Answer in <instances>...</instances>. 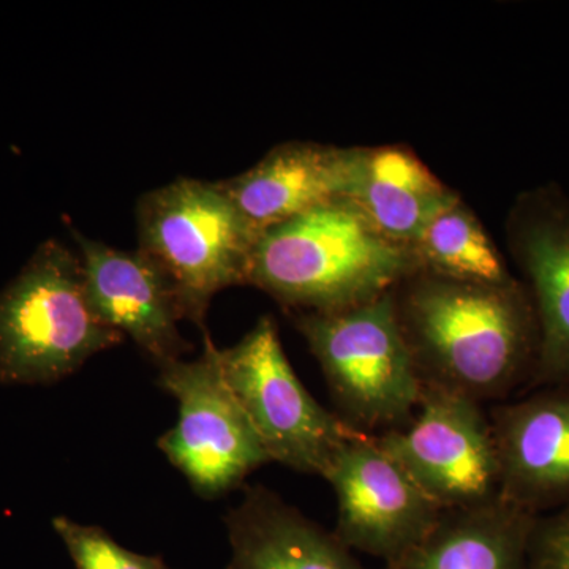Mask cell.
<instances>
[{"label": "cell", "instance_id": "6da1fadb", "mask_svg": "<svg viewBox=\"0 0 569 569\" xmlns=\"http://www.w3.org/2000/svg\"><path fill=\"white\" fill-rule=\"evenodd\" d=\"M392 298L422 387L482 406L527 391L539 335L533 302L519 277L475 283L418 269L397 284Z\"/></svg>", "mask_w": 569, "mask_h": 569}, {"label": "cell", "instance_id": "7a4b0ae2", "mask_svg": "<svg viewBox=\"0 0 569 569\" xmlns=\"http://www.w3.org/2000/svg\"><path fill=\"white\" fill-rule=\"evenodd\" d=\"M418 269L410 247L378 233L343 198L261 233L249 284L293 313H328L373 301Z\"/></svg>", "mask_w": 569, "mask_h": 569}, {"label": "cell", "instance_id": "3957f363", "mask_svg": "<svg viewBox=\"0 0 569 569\" xmlns=\"http://www.w3.org/2000/svg\"><path fill=\"white\" fill-rule=\"evenodd\" d=\"M123 337L89 301L80 254L43 242L0 293V385H52Z\"/></svg>", "mask_w": 569, "mask_h": 569}, {"label": "cell", "instance_id": "277c9868", "mask_svg": "<svg viewBox=\"0 0 569 569\" xmlns=\"http://www.w3.org/2000/svg\"><path fill=\"white\" fill-rule=\"evenodd\" d=\"M138 249L173 284L183 318L204 329L213 296L249 284L260 234L220 182L179 178L142 194Z\"/></svg>", "mask_w": 569, "mask_h": 569}, {"label": "cell", "instance_id": "5b68a950", "mask_svg": "<svg viewBox=\"0 0 569 569\" xmlns=\"http://www.w3.org/2000/svg\"><path fill=\"white\" fill-rule=\"evenodd\" d=\"M293 323L323 372L337 417L351 429L378 436L413 419L422 383L392 291L337 312L293 313Z\"/></svg>", "mask_w": 569, "mask_h": 569}, {"label": "cell", "instance_id": "8992f818", "mask_svg": "<svg viewBox=\"0 0 569 569\" xmlns=\"http://www.w3.org/2000/svg\"><path fill=\"white\" fill-rule=\"evenodd\" d=\"M217 359L271 462L323 478L339 449L361 433L307 391L272 317H261L236 346L217 348Z\"/></svg>", "mask_w": 569, "mask_h": 569}, {"label": "cell", "instance_id": "52a82bcc", "mask_svg": "<svg viewBox=\"0 0 569 569\" xmlns=\"http://www.w3.org/2000/svg\"><path fill=\"white\" fill-rule=\"evenodd\" d=\"M159 387L174 397L179 413L173 429L159 438V448L194 493L206 500L222 497L272 463L224 381L208 332L200 358L159 367Z\"/></svg>", "mask_w": 569, "mask_h": 569}, {"label": "cell", "instance_id": "ba28073f", "mask_svg": "<svg viewBox=\"0 0 569 569\" xmlns=\"http://www.w3.org/2000/svg\"><path fill=\"white\" fill-rule=\"evenodd\" d=\"M441 511L501 497L500 460L489 410L456 392L422 387L413 419L376 436Z\"/></svg>", "mask_w": 569, "mask_h": 569}, {"label": "cell", "instance_id": "9c48e42d", "mask_svg": "<svg viewBox=\"0 0 569 569\" xmlns=\"http://www.w3.org/2000/svg\"><path fill=\"white\" fill-rule=\"evenodd\" d=\"M323 479L336 493L337 538L385 565L415 548L443 512L369 433L350 438Z\"/></svg>", "mask_w": 569, "mask_h": 569}, {"label": "cell", "instance_id": "30bf717a", "mask_svg": "<svg viewBox=\"0 0 569 569\" xmlns=\"http://www.w3.org/2000/svg\"><path fill=\"white\" fill-rule=\"evenodd\" d=\"M505 234L538 323L527 391L569 385V194L556 182L523 190L509 208Z\"/></svg>", "mask_w": 569, "mask_h": 569}, {"label": "cell", "instance_id": "8fae6325", "mask_svg": "<svg viewBox=\"0 0 569 569\" xmlns=\"http://www.w3.org/2000/svg\"><path fill=\"white\" fill-rule=\"evenodd\" d=\"M77 239L86 290L97 316L157 367L190 351L179 331L183 318L173 284L140 249L119 250L71 230Z\"/></svg>", "mask_w": 569, "mask_h": 569}, {"label": "cell", "instance_id": "7c38bea8", "mask_svg": "<svg viewBox=\"0 0 569 569\" xmlns=\"http://www.w3.org/2000/svg\"><path fill=\"white\" fill-rule=\"evenodd\" d=\"M501 498L539 516L569 503V385L531 389L489 408Z\"/></svg>", "mask_w": 569, "mask_h": 569}, {"label": "cell", "instance_id": "4fadbf2b", "mask_svg": "<svg viewBox=\"0 0 569 569\" xmlns=\"http://www.w3.org/2000/svg\"><path fill=\"white\" fill-rule=\"evenodd\" d=\"M358 146L290 141L276 146L250 170L220 181L258 234L343 200L353 182Z\"/></svg>", "mask_w": 569, "mask_h": 569}, {"label": "cell", "instance_id": "5bb4252c", "mask_svg": "<svg viewBox=\"0 0 569 569\" xmlns=\"http://www.w3.org/2000/svg\"><path fill=\"white\" fill-rule=\"evenodd\" d=\"M224 526L231 546L224 569H369L335 530L261 485L246 488Z\"/></svg>", "mask_w": 569, "mask_h": 569}, {"label": "cell", "instance_id": "9a60e30c", "mask_svg": "<svg viewBox=\"0 0 569 569\" xmlns=\"http://www.w3.org/2000/svg\"><path fill=\"white\" fill-rule=\"evenodd\" d=\"M459 198L408 146H358L347 200L389 241L411 249L427 224Z\"/></svg>", "mask_w": 569, "mask_h": 569}, {"label": "cell", "instance_id": "2e32d148", "mask_svg": "<svg viewBox=\"0 0 569 569\" xmlns=\"http://www.w3.org/2000/svg\"><path fill=\"white\" fill-rule=\"evenodd\" d=\"M535 518L501 497L443 511L415 548L385 569H527Z\"/></svg>", "mask_w": 569, "mask_h": 569}, {"label": "cell", "instance_id": "e0dca14e", "mask_svg": "<svg viewBox=\"0 0 569 569\" xmlns=\"http://www.w3.org/2000/svg\"><path fill=\"white\" fill-rule=\"evenodd\" d=\"M411 250L419 269L430 274L492 284L516 279L503 253L462 197L427 224Z\"/></svg>", "mask_w": 569, "mask_h": 569}, {"label": "cell", "instance_id": "ac0fdd59", "mask_svg": "<svg viewBox=\"0 0 569 569\" xmlns=\"http://www.w3.org/2000/svg\"><path fill=\"white\" fill-rule=\"evenodd\" d=\"M52 529L62 539L77 569H174L160 556H144L119 545L99 526L58 516Z\"/></svg>", "mask_w": 569, "mask_h": 569}, {"label": "cell", "instance_id": "d6986e66", "mask_svg": "<svg viewBox=\"0 0 569 569\" xmlns=\"http://www.w3.org/2000/svg\"><path fill=\"white\" fill-rule=\"evenodd\" d=\"M527 569H569V503L535 518Z\"/></svg>", "mask_w": 569, "mask_h": 569}]
</instances>
